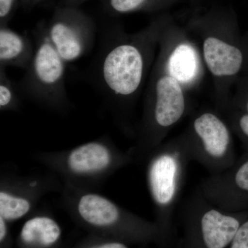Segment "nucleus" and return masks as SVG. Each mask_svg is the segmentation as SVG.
Masks as SVG:
<instances>
[{
	"label": "nucleus",
	"instance_id": "nucleus-1",
	"mask_svg": "<svg viewBox=\"0 0 248 248\" xmlns=\"http://www.w3.org/2000/svg\"><path fill=\"white\" fill-rule=\"evenodd\" d=\"M156 38L153 32L135 35L111 33L101 37L91 78L115 112L128 110L136 99Z\"/></svg>",
	"mask_w": 248,
	"mask_h": 248
},
{
	"label": "nucleus",
	"instance_id": "nucleus-2",
	"mask_svg": "<svg viewBox=\"0 0 248 248\" xmlns=\"http://www.w3.org/2000/svg\"><path fill=\"white\" fill-rule=\"evenodd\" d=\"M35 158L61 177L64 186L86 190L102 185L114 173L134 161L129 152L124 153L107 138L65 151L40 152Z\"/></svg>",
	"mask_w": 248,
	"mask_h": 248
},
{
	"label": "nucleus",
	"instance_id": "nucleus-3",
	"mask_svg": "<svg viewBox=\"0 0 248 248\" xmlns=\"http://www.w3.org/2000/svg\"><path fill=\"white\" fill-rule=\"evenodd\" d=\"M35 52L21 82L18 84L22 97L57 112L69 108L66 89V62L49 39L46 28L33 37Z\"/></svg>",
	"mask_w": 248,
	"mask_h": 248
},
{
	"label": "nucleus",
	"instance_id": "nucleus-4",
	"mask_svg": "<svg viewBox=\"0 0 248 248\" xmlns=\"http://www.w3.org/2000/svg\"><path fill=\"white\" fill-rule=\"evenodd\" d=\"M146 160L147 185L155 211L161 219L169 218L180 195L186 166L192 160L185 136L161 143Z\"/></svg>",
	"mask_w": 248,
	"mask_h": 248
},
{
	"label": "nucleus",
	"instance_id": "nucleus-5",
	"mask_svg": "<svg viewBox=\"0 0 248 248\" xmlns=\"http://www.w3.org/2000/svg\"><path fill=\"white\" fill-rule=\"evenodd\" d=\"M231 129L215 112L199 114L184 135L191 159L200 163L212 174L231 168L236 161Z\"/></svg>",
	"mask_w": 248,
	"mask_h": 248
},
{
	"label": "nucleus",
	"instance_id": "nucleus-6",
	"mask_svg": "<svg viewBox=\"0 0 248 248\" xmlns=\"http://www.w3.org/2000/svg\"><path fill=\"white\" fill-rule=\"evenodd\" d=\"M56 187L58 184L52 176H1L0 217L11 222L30 215L42 197Z\"/></svg>",
	"mask_w": 248,
	"mask_h": 248
},
{
	"label": "nucleus",
	"instance_id": "nucleus-7",
	"mask_svg": "<svg viewBox=\"0 0 248 248\" xmlns=\"http://www.w3.org/2000/svg\"><path fill=\"white\" fill-rule=\"evenodd\" d=\"M200 191L209 202L222 210H248V151L226 170L205 179Z\"/></svg>",
	"mask_w": 248,
	"mask_h": 248
},
{
	"label": "nucleus",
	"instance_id": "nucleus-8",
	"mask_svg": "<svg viewBox=\"0 0 248 248\" xmlns=\"http://www.w3.org/2000/svg\"><path fill=\"white\" fill-rule=\"evenodd\" d=\"M55 18L46 28L49 39L66 63L82 58L92 48L94 32L84 18L66 13Z\"/></svg>",
	"mask_w": 248,
	"mask_h": 248
},
{
	"label": "nucleus",
	"instance_id": "nucleus-9",
	"mask_svg": "<svg viewBox=\"0 0 248 248\" xmlns=\"http://www.w3.org/2000/svg\"><path fill=\"white\" fill-rule=\"evenodd\" d=\"M203 58L209 71L216 78H238L248 66L244 43L239 39L224 40L209 36L203 42Z\"/></svg>",
	"mask_w": 248,
	"mask_h": 248
},
{
	"label": "nucleus",
	"instance_id": "nucleus-10",
	"mask_svg": "<svg viewBox=\"0 0 248 248\" xmlns=\"http://www.w3.org/2000/svg\"><path fill=\"white\" fill-rule=\"evenodd\" d=\"M34 42L25 34H20L1 26L0 29V68L17 67L27 69L33 58Z\"/></svg>",
	"mask_w": 248,
	"mask_h": 248
},
{
	"label": "nucleus",
	"instance_id": "nucleus-11",
	"mask_svg": "<svg viewBox=\"0 0 248 248\" xmlns=\"http://www.w3.org/2000/svg\"><path fill=\"white\" fill-rule=\"evenodd\" d=\"M60 225L53 217L45 214L31 217L23 225L19 239L24 247L50 248L61 237Z\"/></svg>",
	"mask_w": 248,
	"mask_h": 248
},
{
	"label": "nucleus",
	"instance_id": "nucleus-12",
	"mask_svg": "<svg viewBox=\"0 0 248 248\" xmlns=\"http://www.w3.org/2000/svg\"><path fill=\"white\" fill-rule=\"evenodd\" d=\"M199 63L195 49L190 44L181 43L174 48L169 59H167L164 69L183 86L195 79L200 68Z\"/></svg>",
	"mask_w": 248,
	"mask_h": 248
},
{
	"label": "nucleus",
	"instance_id": "nucleus-13",
	"mask_svg": "<svg viewBox=\"0 0 248 248\" xmlns=\"http://www.w3.org/2000/svg\"><path fill=\"white\" fill-rule=\"evenodd\" d=\"M22 98L18 84L10 79L6 68H0V110L1 112L19 110Z\"/></svg>",
	"mask_w": 248,
	"mask_h": 248
},
{
	"label": "nucleus",
	"instance_id": "nucleus-14",
	"mask_svg": "<svg viewBox=\"0 0 248 248\" xmlns=\"http://www.w3.org/2000/svg\"><path fill=\"white\" fill-rule=\"evenodd\" d=\"M230 115L231 128L239 136L248 151V114L232 108Z\"/></svg>",
	"mask_w": 248,
	"mask_h": 248
},
{
	"label": "nucleus",
	"instance_id": "nucleus-15",
	"mask_svg": "<svg viewBox=\"0 0 248 248\" xmlns=\"http://www.w3.org/2000/svg\"><path fill=\"white\" fill-rule=\"evenodd\" d=\"M232 108L248 114V69L239 78V90Z\"/></svg>",
	"mask_w": 248,
	"mask_h": 248
},
{
	"label": "nucleus",
	"instance_id": "nucleus-16",
	"mask_svg": "<svg viewBox=\"0 0 248 248\" xmlns=\"http://www.w3.org/2000/svg\"><path fill=\"white\" fill-rule=\"evenodd\" d=\"M148 1V0H109V6L115 12L125 14L140 9Z\"/></svg>",
	"mask_w": 248,
	"mask_h": 248
},
{
	"label": "nucleus",
	"instance_id": "nucleus-17",
	"mask_svg": "<svg viewBox=\"0 0 248 248\" xmlns=\"http://www.w3.org/2000/svg\"><path fill=\"white\" fill-rule=\"evenodd\" d=\"M231 248H248V215L236 232Z\"/></svg>",
	"mask_w": 248,
	"mask_h": 248
},
{
	"label": "nucleus",
	"instance_id": "nucleus-18",
	"mask_svg": "<svg viewBox=\"0 0 248 248\" xmlns=\"http://www.w3.org/2000/svg\"><path fill=\"white\" fill-rule=\"evenodd\" d=\"M16 0H0V17L1 22L7 19L14 9Z\"/></svg>",
	"mask_w": 248,
	"mask_h": 248
},
{
	"label": "nucleus",
	"instance_id": "nucleus-19",
	"mask_svg": "<svg viewBox=\"0 0 248 248\" xmlns=\"http://www.w3.org/2000/svg\"><path fill=\"white\" fill-rule=\"evenodd\" d=\"M87 248H128L125 245L116 241H107V242L97 243L91 245Z\"/></svg>",
	"mask_w": 248,
	"mask_h": 248
},
{
	"label": "nucleus",
	"instance_id": "nucleus-20",
	"mask_svg": "<svg viewBox=\"0 0 248 248\" xmlns=\"http://www.w3.org/2000/svg\"><path fill=\"white\" fill-rule=\"evenodd\" d=\"M243 43H244L245 50H246V54H247L248 60V37L243 41Z\"/></svg>",
	"mask_w": 248,
	"mask_h": 248
}]
</instances>
